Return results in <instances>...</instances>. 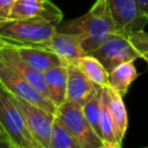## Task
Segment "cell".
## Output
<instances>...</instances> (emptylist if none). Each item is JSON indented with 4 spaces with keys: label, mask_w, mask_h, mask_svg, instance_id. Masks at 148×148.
Listing matches in <instances>:
<instances>
[{
    "label": "cell",
    "mask_w": 148,
    "mask_h": 148,
    "mask_svg": "<svg viewBox=\"0 0 148 148\" xmlns=\"http://www.w3.org/2000/svg\"><path fill=\"white\" fill-rule=\"evenodd\" d=\"M57 30L80 34L82 36L81 45L86 54L97 49L110 35L117 32L106 0H96L84 15L58 24Z\"/></svg>",
    "instance_id": "6da1fadb"
},
{
    "label": "cell",
    "mask_w": 148,
    "mask_h": 148,
    "mask_svg": "<svg viewBox=\"0 0 148 148\" xmlns=\"http://www.w3.org/2000/svg\"><path fill=\"white\" fill-rule=\"evenodd\" d=\"M58 24L45 17L5 20L0 22V37L12 46L42 47L57 31Z\"/></svg>",
    "instance_id": "7a4b0ae2"
},
{
    "label": "cell",
    "mask_w": 148,
    "mask_h": 148,
    "mask_svg": "<svg viewBox=\"0 0 148 148\" xmlns=\"http://www.w3.org/2000/svg\"><path fill=\"white\" fill-rule=\"evenodd\" d=\"M0 125L15 148H42L30 133L12 95L0 84Z\"/></svg>",
    "instance_id": "3957f363"
},
{
    "label": "cell",
    "mask_w": 148,
    "mask_h": 148,
    "mask_svg": "<svg viewBox=\"0 0 148 148\" xmlns=\"http://www.w3.org/2000/svg\"><path fill=\"white\" fill-rule=\"evenodd\" d=\"M54 117L72 134L80 148H99L103 146L102 139L92 130L79 104L65 101L57 108Z\"/></svg>",
    "instance_id": "277c9868"
},
{
    "label": "cell",
    "mask_w": 148,
    "mask_h": 148,
    "mask_svg": "<svg viewBox=\"0 0 148 148\" xmlns=\"http://www.w3.org/2000/svg\"><path fill=\"white\" fill-rule=\"evenodd\" d=\"M89 54L95 57L104 66L108 73L123 62L134 61L140 58V53L134 49L128 37L118 32L110 35Z\"/></svg>",
    "instance_id": "5b68a950"
},
{
    "label": "cell",
    "mask_w": 148,
    "mask_h": 148,
    "mask_svg": "<svg viewBox=\"0 0 148 148\" xmlns=\"http://www.w3.org/2000/svg\"><path fill=\"white\" fill-rule=\"evenodd\" d=\"M12 97L20 111L22 112L34 139L42 148H50L54 114L17 96L12 95Z\"/></svg>",
    "instance_id": "8992f818"
},
{
    "label": "cell",
    "mask_w": 148,
    "mask_h": 148,
    "mask_svg": "<svg viewBox=\"0 0 148 148\" xmlns=\"http://www.w3.org/2000/svg\"><path fill=\"white\" fill-rule=\"evenodd\" d=\"M0 84L12 95L17 96L27 102L35 104L47 112L56 113L57 106L52 101L43 96L39 91H37L28 81H25L22 76L16 74L13 69L6 66L2 61H0Z\"/></svg>",
    "instance_id": "52a82bcc"
},
{
    "label": "cell",
    "mask_w": 148,
    "mask_h": 148,
    "mask_svg": "<svg viewBox=\"0 0 148 148\" xmlns=\"http://www.w3.org/2000/svg\"><path fill=\"white\" fill-rule=\"evenodd\" d=\"M110 15L118 34L128 35L143 30L148 18L139 9L135 0H106Z\"/></svg>",
    "instance_id": "ba28073f"
},
{
    "label": "cell",
    "mask_w": 148,
    "mask_h": 148,
    "mask_svg": "<svg viewBox=\"0 0 148 148\" xmlns=\"http://www.w3.org/2000/svg\"><path fill=\"white\" fill-rule=\"evenodd\" d=\"M0 61H2L6 66H8L10 69H13L16 74L22 76L25 81H28L37 91H39L43 96L49 98L50 92L47 89V84L44 77V74L36 71L35 68L30 67L16 52L15 47L12 45H7L2 49H0Z\"/></svg>",
    "instance_id": "9c48e42d"
},
{
    "label": "cell",
    "mask_w": 148,
    "mask_h": 148,
    "mask_svg": "<svg viewBox=\"0 0 148 148\" xmlns=\"http://www.w3.org/2000/svg\"><path fill=\"white\" fill-rule=\"evenodd\" d=\"M31 17H45L60 23L62 13L51 0H14L6 20Z\"/></svg>",
    "instance_id": "30bf717a"
},
{
    "label": "cell",
    "mask_w": 148,
    "mask_h": 148,
    "mask_svg": "<svg viewBox=\"0 0 148 148\" xmlns=\"http://www.w3.org/2000/svg\"><path fill=\"white\" fill-rule=\"evenodd\" d=\"M101 87L95 86L80 69L75 62L67 64V89L66 101L82 106Z\"/></svg>",
    "instance_id": "8fae6325"
},
{
    "label": "cell",
    "mask_w": 148,
    "mask_h": 148,
    "mask_svg": "<svg viewBox=\"0 0 148 148\" xmlns=\"http://www.w3.org/2000/svg\"><path fill=\"white\" fill-rule=\"evenodd\" d=\"M82 36L75 32L56 31L52 37L42 46L56 53L66 64L74 62L79 58L86 56L82 45Z\"/></svg>",
    "instance_id": "7c38bea8"
},
{
    "label": "cell",
    "mask_w": 148,
    "mask_h": 148,
    "mask_svg": "<svg viewBox=\"0 0 148 148\" xmlns=\"http://www.w3.org/2000/svg\"><path fill=\"white\" fill-rule=\"evenodd\" d=\"M14 47L18 53V56L30 67L35 68L40 73H44L54 66L66 64L56 53L44 47H37V46H14Z\"/></svg>",
    "instance_id": "4fadbf2b"
},
{
    "label": "cell",
    "mask_w": 148,
    "mask_h": 148,
    "mask_svg": "<svg viewBox=\"0 0 148 148\" xmlns=\"http://www.w3.org/2000/svg\"><path fill=\"white\" fill-rule=\"evenodd\" d=\"M105 88H106V96H108V106L112 117L114 133L118 142L121 145L127 130V124H128L127 111L123 101V96L116 90H113L112 88H110L109 86H106Z\"/></svg>",
    "instance_id": "5bb4252c"
},
{
    "label": "cell",
    "mask_w": 148,
    "mask_h": 148,
    "mask_svg": "<svg viewBox=\"0 0 148 148\" xmlns=\"http://www.w3.org/2000/svg\"><path fill=\"white\" fill-rule=\"evenodd\" d=\"M51 101L58 108L66 101L67 89V64L54 66L43 73Z\"/></svg>",
    "instance_id": "9a60e30c"
},
{
    "label": "cell",
    "mask_w": 148,
    "mask_h": 148,
    "mask_svg": "<svg viewBox=\"0 0 148 148\" xmlns=\"http://www.w3.org/2000/svg\"><path fill=\"white\" fill-rule=\"evenodd\" d=\"M138 72L134 66V61H126L116 66L111 72H109L108 86L124 96L132 82L138 77Z\"/></svg>",
    "instance_id": "2e32d148"
},
{
    "label": "cell",
    "mask_w": 148,
    "mask_h": 148,
    "mask_svg": "<svg viewBox=\"0 0 148 148\" xmlns=\"http://www.w3.org/2000/svg\"><path fill=\"white\" fill-rule=\"evenodd\" d=\"M105 87L101 88V139L103 141V145L105 146L121 148V145L118 142L114 133L112 117L108 106V96Z\"/></svg>",
    "instance_id": "e0dca14e"
},
{
    "label": "cell",
    "mask_w": 148,
    "mask_h": 148,
    "mask_svg": "<svg viewBox=\"0 0 148 148\" xmlns=\"http://www.w3.org/2000/svg\"><path fill=\"white\" fill-rule=\"evenodd\" d=\"M74 62L80 67V69L84 73V75L95 86H98V87L108 86L109 73L95 57H92L90 54H86V56L79 58Z\"/></svg>",
    "instance_id": "ac0fdd59"
},
{
    "label": "cell",
    "mask_w": 148,
    "mask_h": 148,
    "mask_svg": "<svg viewBox=\"0 0 148 148\" xmlns=\"http://www.w3.org/2000/svg\"><path fill=\"white\" fill-rule=\"evenodd\" d=\"M101 88L82 105V111L88 123L90 124V126L99 138H101V124H99L101 123Z\"/></svg>",
    "instance_id": "d6986e66"
},
{
    "label": "cell",
    "mask_w": 148,
    "mask_h": 148,
    "mask_svg": "<svg viewBox=\"0 0 148 148\" xmlns=\"http://www.w3.org/2000/svg\"><path fill=\"white\" fill-rule=\"evenodd\" d=\"M50 148H80L76 140L56 117L52 126Z\"/></svg>",
    "instance_id": "ffe728a7"
},
{
    "label": "cell",
    "mask_w": 148,
    "mask_h": 148,
    "mask_svg": "<svg viewBox=\"0 0 148 148\" xmlns=\"http://www.w3.org/2000/svg\"><path fill=\"white\" fill-rule=\"evenodd\" d=\"M127 37L134 49L140 53V58L148 61V32L140 30L128 34Z\"/></svg>",
    "instance_id": "44dd1931"
},
{
    "label": "cell",
    "mask_w": 148,
    "mask_h": 148,
    "mask_svg": "<svg viewBox=\"0 0 148 148\" xmlns=\"http://www.w3.org/2000/svg\"><path fill=\"white\" fill-rule=\"evenodd\" d=\"M14 0H0V22L7 18L9 8Z\"/></svg>",
    "instance_id": "7402d4cb"
},
{
    "label": "cell",
    "mask_w": 148,
    "mask_h": 148,
    "mask_svg": "<svg viewBox=\"0 0 148 148\" xmlns=\"http://www.w3.org/2000/svg\"><path fill=\"white\" fill-rule=\"evenodd\" d=\"M135 2L142 14L148 18V0H135Z\"/></svg>",
    "instance_id": "603a6c76"
},
{
    "label": "cell",
    "mask_w": 148,
    "mask_h": 148,
    "mask_svg": "<svg viewBox=\"0 0 148 148\" xmlns=\"http://www.w3.org/2000/svg\"><path fill=\"white\" fill-rule=\"evenodd\" d=\"M0 148H15V147L8 141H1L0 140Z\"/></svg>",
    "instance_id": "cb8c5ba5"
},
{
    "label": "cell",
    "mask_w": 148,
    "mask_h": 148,
    "mask_svg": "<svg viewBox=\"0 0 148 148\" xmlns=\"http://www.w3.org/2000/svg\"><path fill=\"white\" fill-rule=\"evenodd\" d=\"M0 140H1V141H8V142H10V141L8 140V138H7V135H6L2 131H0Z\"/></svg>",
    "instance_id": "d4e9b609"
},
{
    "label": "cell",
    "mask_w": 148,
    "mask_h": 148,
    "mask_svg": "<svg viewBox=\"0 0 148 148\" xmlns=\"http://www.w3.org/2000/svg\"><path fill=\"white\" fill-rule=\"evenodd\" d=\"M7 45H9L6 40H3L1 37H0V49H2V47H5V46H7Z\"/></svg>",
    "instance_id": "484cf974"
},
{
    "label": "cell",
    "mask_w": 148,
    "mask_h": 148,
    "mask_svg": "<svg viewBox=\"0 0 148 148\" xmlns=\"http://www.w3.org/2000/svg\"><path fill=\"white\" fill-rule=\"evenodd\" d=\"M99 148H114V147H109V146H105V145H103L102 147H99Z\"/></svg>",
    "instance_id": "4316f807"
},
{
    "label": "cell",
    "mask_w": 148,
    "mask_h": 148,
    "mask_svg": "<svg viewBox=\"0 0 148 148\" xmlns=\"http://www.w3.org/2000/svg\"><path fill=\"white\" fill-rule=\"evenodd\" d=\"M0 131H2V127H1V125H0ZM2 132H3V131H2ZM3 133H5V132H3Z\"/></svg>",
    "instance_id": "83f0119b"
},
{
    "label": "cell",
    "mask_w": 148,
    "mask_h": 148,
    "mask_svg": "<svg viewBox=\"0 0 148 148\" xmlns=\"http://www.w3.org/2000/svg\"><path fill=\"white\" fill-rule=\"evenodd\" d=\"M142 148H148V146H147V147H142Z\"/></svg>",
    "instance_id": "f1b7e54d"
},
{
    "label": "cell",
    "mask_w": 148,
    "mask_h": 148,
    "mask_svg": "<svg viewBox=\"0 0 148 148\" xmlns=\"http://www.w3.org/2000/svg\"><path fill=\"white\" fill-rule=\"evenodd\" d=\"M146 62H147V65H148V61H146Z\"/></svg>",
    "instance_id": "f546056e"
}]
</instances>
